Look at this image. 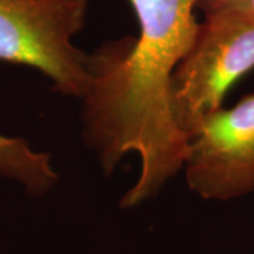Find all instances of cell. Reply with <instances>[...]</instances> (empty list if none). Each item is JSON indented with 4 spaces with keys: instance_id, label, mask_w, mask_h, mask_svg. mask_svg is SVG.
Wrapping results in <instances>:
<instances>
[{
    "instance_id": "5b68a950",
    "label": "cell",
    "mask_w": 254,
    "mask_h": 254,
    "mask_svg": "<svg viewBox=\"0 0 254 254\" xmlns=\"http://www.w3.org/2000/svg\"><path fill=\"white\" fill-rule=\"evenodd\" d=\"M0 175L21 184L31 196L44 195L60 180L51 155L33 150L24 138L3 134H0Z\"/></svg>"
},
{
    "instance_id": "6da1fadb",
    "label": "cell",
    "mask_w": 254,
    "mask_h": 254,
    "mask_svg": "<svg viewBox=\"0 0 254 254\" xmlns=\"http://www.w3.org/2000/svg\"><path fill=\"white\" fill-rule=\"evenodd\" d=\"M205 1L130 0L138 36L108 41L89 54L81 99L85 143L106 175L125 155L140 157V174L122 208L154 198L184 167L190 138L174 118L171 82L198 36L195 9Z\"/></svg>"
},
{
    "instance_id": "277c9868",
    "label": "cell",
    "mask_w": 254,
    "mask_h": 254,
    "mask_svg": "<svg viewBox=\"0 0 254 254\" xmlns=\"http://www.w3.org/2000/svg\"><path fill=\"white\" fill-rule=\"evenodd\" d=\"M188 188L206 200L254 192V92L210 113L190 137L182 167Z\"/></svg>"
},
{
    "instance_id": "3957f363",
    "label": "cell",
    "mask_w": 254,
    "mask_h": 254,
    "mask_svg": "<svg viewBox=\"0 0 254 254\" xmlns=\"http://www.w3.org/2000/svg\"><path fill=\"white\" fill-rule=\"evenodd\" d=\"M89 0H0V61L37 69L65 96L82 99L88 58L73 44Z\"/></svg>"
},
{
    "instance_id": "8992f818",
    "label": "cell",
    "mask_w": 254,
    "mask_h": 254,
    "mask_svg": "<svg viewBox=\"0 0 254 254\" xmlns=\"http://www.w3.org/2000/svg\"><path fill=\"white\" fill-rule=\"evenodd\" d=\"M206 1H215V3H246V1H254V0H206Z\"/></svg>"
},
{
    "instance_id": "7a4b0ae2",
    "label": "cell",
    "mask_w": 254,
    "mask_h": 254,
    "mask_svg": "<svg viewBox=\"0 0 254 254\" xmlns=\"http://www.w3.org/2000/svg\"><path fill=\"white\" fill-rule=\"evenodd\" d=\"M205 20L171 82L174 118L190 140L222 108L230 88L254 69V1H206Z\"/></svg>"
}]
</instances>
